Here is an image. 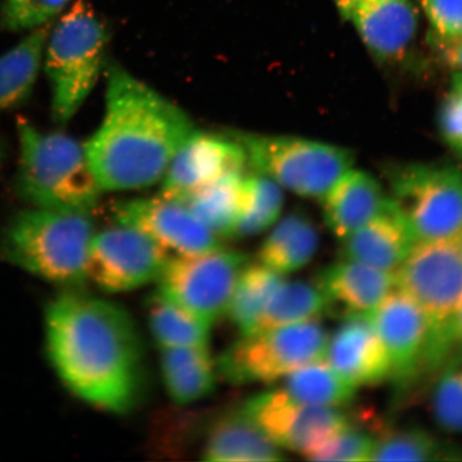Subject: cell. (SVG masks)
I'll return each mask as SVG.
<instances>
[{
  "mask_svg": "<svg viewBox=\"0 0 462 462\" xmlns=\"http://www.w3.org/2000/svg\"><path fill=\"white\" fill-rule=\"evenodd\" d=\"M414 245L406 218L388 198L377 216L342 240L340 258L396 273Z\"/></svg>",
  "mask_w": 462,
  "mask_h": 462,
  "instance_id": "ac0fdd59",
  "label": "cell"
},
{
  "mask_svg": "<svg viewBox=\"0 0 462 462\" xmlns=\"http://www.w3.org/2000/svg\"><path fill=\"white\" fill-rule=\"evenodd\" d=\"M206 461H281L280 447L241 411L218 420L208 435L204 448Z\"/></svg>",
  "mask_w": 462,
  "mask_h": 462,
  "instance_id": "7402d4cb",
  "label": "cell"
},
{
  "mask_svg": "<svg viewBox=\"0 0 462 462\" xmlns=\"http://www.w3.org/2000/svg\"><path fill=\"white\" fill-rule=\"evenodd\" d=\"M458 153L461 155V159H462V150H461V152H458Z\"/></svg>",
  "mask_w": 462,
  "mask_h": 462,
  "instance_id": "b9f144b4",
  "label": "cell"
},
{
  "mask_svg": "<svg viewBox=\"0 0 462 462\" xmlns=\"http://www.w3.org/2000/svg\"><path fill=\"white\" fill-rule=\"evenodd\" d=\"M147 319L158 348L209 346L212 326L158 291L147 299Z\"/></svg>",
  "mask_w": 462,
  "mask_h": 462,
  "instance_id": "83f0119b",
  "label": "cell"
},
{
  "mask_svg": "<svg viewBox=\"0 0 462 462\" xmlns=\"http://www.w3.org/2000/svg\"><path fill=\"white\" fill-rule=\"evenodd\" d=\"M335 4L379 61L402 60L417 34L418 14L411 0H335Z\"/></svg>",
  "mask_w": 462,
  "mask_h": 462,
  "instance_id": "2e32d148",
  "label": "cell"
},
{
  "mask_svg": "<svg viewBox=\"0 0 462 462\" xmlns=\"http://www.w3.org/2000/svg\"><path fill=\"white\" fill-rule=\"evenodd\" d=\"M244 177L245 172L225 176L196 190L181 202L217 238H236Z\"/></svg>",
  "mask_w": 462,
  "mask_h": 462,
  "instance_id": "d4e9b609",
  "label": "cell"
},
{
  "mask_svg": "<svg viewBox=\"0 0 462 462\" xmlns=\"http://www.w3.org/2000/svg\"><path fill=\"white\" fill-rule=\"evenodd\" d=\"M53 25L32 29L0 56V112L19 107L32 96L43 66L46 42Z\"/></svg>",
  "mask_w": 462,
  "mask_h": 462,
  "instance_id": "cb8c5ba5",
  "label": "cell"
},
{
  "mask_svg": "<svg viewBox=\"0 0 462 462\" xmlns=\"http://www.w3.org/2000/svg\"><path fill=\"white\" fill-rule=\"evenodd\" d=\"M316 282L330 302L331 314L371 315L396 288V274L340 258L323 268Z\"/></svg>",
  "mask_w": 462,
  "mask_h": 462,
  "instance_id": "d6986e66",
  "label": "cell"
},
{
  "mask_svg": "<svg viewBox=\"0 0 462 462\" xmlns=\"http://www.w3.org/2000/svg\"><path fill=\"white\" fill-rule=\"evenodd\" d=\"M452 86L453 91L462 95V71L455 72Z\"/></svg>",
  "mask_w": 462,
  "mask_h": 462,
  "instance_id": "74e56055",
  "label": "cell"
},
{
  "mask_svg": "<svg viewBox=\"0 0 462 462\" xmlns=\"http://www.w3.org/2000/svg\"><path fill=\"white\" fill-rule=\"evenodd\" d=\"M70 0H5L0 25L9 32L32 31L50 24Z\"/></svg>",
  "mask_w": 462,
  "mask_h": 462,
  "instance_id": "836d02e7",
  "label": "cell"
},
{
  "mask_svg": "<svg viewBox=\"0 0 462 462\" xmlns=\"http://www.w3.org/2000/svg\"><path fill=\"white\" fill-rule=\"evenodd\" d=\"M386 199L377 179L352 167L320 199L323 218L328 230L342 241L377 216Z\"/></svg>",
  "mask_w": 462,
  "mask_h": 462,
  "instance_id": "ffe728a7",
  "label": "cell"
},
{
  "mask_svg": "<svg viewBox=\"0 0 462 462\" xmlns=\"http://www.w3.org/2000/svg\"><path fill=\"white\" fill-rule=\"evenodd\" d=\"M306 364L286 375L281 390L294 402L315 406L346 407L356 388L334 371L327 361Z\"/></svg>",
  "mask_w": 462,
  "mask_h": 462,
  "instance_id": "4316f807",
  "label": "cell"
},
{
  "mask_svg": "<svg viewBox=\"0 0 462 462\" xmlns=\"http://www.w3.org/2000/svg\"><path fill=\"white\" fill-rule=\"evenodd\" d=\"M328 334L320 318L240 335L217 357L219 377L234 385L270 383L325 359Z\"/></svg>",
  "mask_w": 462,
  "mask_h": 462,
  "instance_id": "52a82bcc",
  "label": "cell"
},
{
  "mask_svg": "<svg viewBox=\"0 0 462 462\" xmlns=\"http://www.w3.org/2000/svg\"><path fill=\"white\" fill-rule=\"evenodd\" d=\"M95 235L89 213L29 208L11 217L0 233V259L65 291H77L88 281Z\"/></svg>",
  "mask_w": 462,
  "mask_h": 462,
  "instance_id": "3957f363",
  "label": "cell"
},
{
  "mask_svg": "<svg viewBox=\"0 0 462 462\" xmlns=\"http://www.w3.org/2000/svg\"><path fill=\"white\" fill-rule=\"evenodd\" d=\"M320 236L316 225L296 211L279 219L257 253V263L282 275L302 270L314 259Z\"/></svg>",
  "mask_w": 462,
  "mask_h": 462,
  "instance_id": "603a6c76",
  "label": "cell"
},
{
  "mask_svg": "<svg viewBox=\"0 0 462 462\" xmlns=\"http://www.w3.org/2000/svg\"><path fill=\"white\" fill-rule=\"evenodd\" d=\"M439 128L448 146L456 152L462 150V95L453 91L442 103L439 113Z\"/></svg>",
  "mask_w": 462,
  "mask_h": 462,
  "instance_id": "d590c367",
  "label": "cell"
},
{
  "mask_svg": "<svg viewBox=\"0 0 462 462\" xmlns=\"http://www.w3.org/2000/svg\"><path fill=\"white\" fill-rule=\"evenodd\" d=\"M159 351L162 378L173 402L184 406L212 394L218 374L209 346H166Z\"/></svg>",
  "mask_w": 462,
  "mask_h": 462,
  "instance_id": "44dd1931",
  "label": "cell"
},
{
  "mask_svg": "<svg viewBox=\"0 0 462 462\" xmlns=\"http://www.w3.org/2000/svg\"><path fill=\"white\" fill-rule=\"evenodd\" d=\"M328 314H331L330 302L316 281L285 280L276 289L252 334Z\"/></svg>",
  "mask_w": 462,
  "mask_h": 462,
  "instance_id": "484cf974",
  "label": "cell"
},
{
  "mask_svg": "<svg viewBox=\"0 0 462 462\" xmlns=\"http://www.w3.org/2000/svg\"><path fill=\"white\" fill-rule=\"evenodd\" d=\"M439 57L455 72L462 71V36L450 42H431Z\"/></svg>",
  "mask_w": 462,
  "mask_h": 462,
  "instance_id": "8d00e7d4",
  "label": "cell"
},
{
  "mask_svg": "<svg viewBox=\"0 0 462 462\" xmlns=\"http://www.w3.org/2000/svg\"><path fill=\"white\" fill-rule=\"evenodd\" d=\"M20 161L16 195L32 207L89 213L103 192L85 146L61 132H43L17 119Z\"/></svg>",
  "mask_w": 462,
  "mask_h": 462,
  "instance_id": "277c9868",
  "label": "cell"
},
{
  "mask_svg": "<svg viewBox=\"0 0 462 462\" xmlns=\"http://www.w3.org/2000/svg\"><path fill=\"white\" fill-rule=\"evenodd\" d=\"M391 199L415 244L462 234V170L446 164H408L390 172Z\"/></svg>",
  "mask_w": 462,
  "mask_h": 462,
  "instance_id": "ba28073f",
  "label": "cell"
},
{
  "mask_svg": "<svg viewBox=\"0 0 462 462\" xmlns=\"http://www.w3.org/2000/svg\"><path fill=\"white\" fill-rule=\"evenodd\" d=\"M45 339L58 377L79 400L115 414L140 402L144 346L123 306L65 291L46 308Z\"/></svg>",
  "mask_w": 462,
  "mask_h": 462,
  "instance_id": "6da1fadb",
  "label": "cell"
},
{
  "mask_svg": "<svg viewBox=\"0 0 462 462\" xmlns=\"http://www.w3.org/2000/svg\"><path fill=\"white\" fill-rule=\"evenodd\" d=\"M432 31L431 42L462 36V0H420Z\"/></svg>",
  "mask_w": 462,
  "mask_h": 462,
  "instance_id": "e575fe53",
  "label": "cell"
},
{
  "mask_svg": "<svg viewBox=\"0 0 462 462\" xmlns=\"http://www.w3.org/2000/svg\"><path fill=\"white\" fill-rule=\"evenodd\" d=\"M106 113L85 144L102 190H131L163 179L181 144L196 130L177 104L118 66L106 72Z\"/></svg>",
  "mask_w": 462,
  "mask_h": 462,
  "instance_id": "7a4b0ae2",
  "label": "cell"
},
{
  "mask_svg": "<svg viewBox=\"0 0 462 462\" xmlns=\"http://www.w3.org/2000/svg\"><path fill=\"white\" fill-rule=\"evenodd\" d=\"M254 171L274 180L282 189L321 199L340 176L355 166L349 149L308 138L236 132Z\"/></svg>",
  "mask_w": 462,
  "mask_h": 462,
  "instance_id": "8992f818",
  "label": "cell"
},
{
  "mask_svg": "<svg viewBox=\"0 0 462 462\" xmlns=\"http://www.w3.org/2000/svg\"><path fill=\"white\" fill-rule=\"evenodd\" d=\"M343 408L300 403L279 388L250 398L240 410L277 447L305 456L356 424Z\"/></svg>",
  "mask_w": 462,
  "mask_h": 462,
  "instance_id": "8fae6325",
  "label": "cell"
},
{
  "mask_svg": "<svg viewBox=\"0 0 462 462\" xmlns=\"http://www.w3.org/2000/svg\"><path fill=\"white\" fill-rule=\"evenodd\" d=\"M325 360L356 389L383 383L391 375L388 352L371 315L344 317L328 337Z\"/></svg>",
  "mask_w": 462,
  "mask_h": 462,
  "instance_id": "e0dca14e",
  "label": "cell"
},
{
  "mask_svg": "<svg viewBox=\"0 0 462 462\" xmlns=\"http://www.w3.org/2000/svg\"><path fill=\"white\" fill-rule=\"evenodd\" d=\"M456 321H457L458 337L460 339V344L462 346V303L458 310L457 318H456Z\"/></svg>",
  "mask_w": 462,
  "mask_h": 462,
  "instance_id": "f35d334b",
  "label": "cell"
},
{
  "mask_svg": "<svg viewBox=\"0 0 462 462\" xmlns=\"http://www.w3.org/2000/svg\"><path fill=\"white\" fill-rule=\"evenodd\" d=\"M116 224L142 231L167 252L190 255L221 247L212 234L182 202L160 198L116 202L112 209Z\"/></svg>",
  "mask_w": 462,
  "mask_h": 462,
  "instance_id": "5bb4252c",
  "label": "cell"
},
{
  "mask_svg": "<svg viewBox=\"0 0 462 462\" xmlns=\"http://www.w3.org/2000/svg\"><path fill=\"white\" fill-rule=\"evenodd\" d=\"M395 274L396 287L417 302L432 326L457 323L462 303L458 238L418 242Z\"/></svg>",
  "mask_w": 462,
  "mask_h": 462,
  "instance_id": "30bf717a",
  "label": "cell"
},
{
  "mask_svg": "<svg viewBox=\"0 0 462 462\" xmlns=\"http://www.w3.org/2000/svg\"><path fill=\"white\" fill-rule=\"evenodd\" d=\"M334 2H335V0H334Z\"/></svg>",
  "mask_w": 462,
  "mask_h": 462,
  "instance_id": "7bdbcfd3",
  "label": "cell"
},
{
  "mask_svg": "<svg viewBox=\"0 0 462 462\" xmlns=\"http://www.w3.org/2000/svg\"><path fill=\"white\" fill-rule=\"evenodd\" d=\"M170 258L164 247L142 231L116 224L92 239L88 281L108 293L135 291L158 281Z\"/></svg>",
  "mask_w": 462,
  "mask_h": 462,
  "instance_id": "7c38bea8",
  "label": "cell"
},
{
  "mask_svg": "<svg viewBox=\"0 0 462 462\" xmlns=\"http://www.w3.org/2000/svg\"><path fill=\"white\" fill-rule=\"evenodd\" d=\"M457 448L420 427L385 431L375 440L371 461L461 460Z\"/></svg>",
  "mask_w": 462,
  "mask_h": 462,
  "instance_id": "f546056e",
  "label": "cell"
},
{
  "mask_svg": "<svg viewBox=\"0 0 462 462\" xmlns=\"http://www.w3.org/2000/svg\"><path fill=\"white\" fill-rule=\"evenodd\" d=\"M285 275L260 263H250L242 273L231 296L226 316L240 335L252 334L260 316Z\"/></svg>",
  "mask_w": 462,
  "mask_h": 462,
  "instance_id": "f1b7e54d",
  "label": "cell"
},
{
  "mask_svg": "<svg viewBox=\"0 0 462 462\" xmlns=\"http://www.w3.org/2000/svg\"><path fill=\"white\" fill-rule=\"evenodd\" d=\"M371 319L388 352L390 378L398 389L402 392L430 377L431 322L417 302L397 289L373 311Z\"/></svg>",
  "mask_w": 462,
  "mask_h": 462,
  "instance_id": "4fadbf2b",
  "label": "cell"
},
{
  "mask_svg": "<svg viewBox=\"0 0 462 462\" xmlns=\"http://www.w3.org/2000/svg\"><path fill=\"white\" fill-rule=\"evenodd\" d=\"M284 205L282 189L260 172L245 175L236 236L263 233L279 221Z\"/></svg>",
  "mask_w": 462,
  "mask_h": 462,
  "instance_id": "4dcf8cb0",
  "label": "cell"
},
{
  "mask_svg": "<svg viewBox=\"0 0 462 462\" xmlns=\"http://www.w3.org/2000/svg\"><path fill=\"white\" fill-rule=\"evenodd\" d=\"M246 254L218 247L171 257L158 279V292L213 327L226 315L242 273L250 264Z\"/></svg>",
  "mask_w": 462,
  "mask_h": 462,
  "instance_id": "9c48e42d",
  "label": "cell"
},
{
  "mask_svg": "<svg viewBox=\"0 0 462 462\" xmlns=\"http://www.w3.org/2000/svg\"><path fill=\"white\" fill-rule=\"evenodd\" d=\"M458 241H459L460 246L462 248V234L458 236Z\"/></svg>",
  "mask_w": 462,
  "mask_h": 462,
  "instance_id": "60d3db41",
  "label": "cell"
},
{
  "mask_svg": "<svg viewBox=\"0 0 462 462\" xmlns=\"http://www.w3.org/2000/svg\"><path fill=\"white\" fill-rule=\"evenodd\" d=\"M5 143H4L3 138L0 137V169H2V164H3L4 159H5Z\"/></svg>",
  "mask_w": 462,
  "mask_h": 462,
  "instance_id": "ab89813d",
  "label": "cell"
},
{
  "mask_svg": "<svg viewBox=\"0 0 462 462\" xmlns=\"http://www.w3.org/2000/svg\"><path fill=\"white\" fill-rule=\"evenodd\" d=\"M247 164L245 150L233 135L195 130L172 158L161 180V195L181 202L218 179L244 173Z\"/></svg>",
  "mask_w": 462,
  "mask_h": 462,
  "instance_id": "9a60e30c",
  "label": "cell"
},
{
  "mask_svg": "<svg viewBox=\"0 0 462 462\" xmlns=\"http://www.w3.org/2000/svg\"><path fill=\"white\" fill-rule=\"evenodd\" d=\"M108 38L106 26L86 0H77L51 27L43 67L57 125H67L95 88L106 61Z\"/></svg>",
  "mask_w": 462,
  "mask_h": 462,
  "instance_id": "5b68a950",
  "label": "cell"
},
{
  "mask_svg": "<svg viewBox=\"0 0 462 462\" xmlns=\"http://www.w3.org/2000/svg\"><path fill=\"white\" fill-rule=\"evenodd\" d=\"M377 437L352 424L320 444L304 457L316 461H368Z\"/></svg>",
  "mask_w": 462,
  "mask_h": 462,
  "instance_id": "d6a6232c",
  "label": "cell"
},
{
  "mask_svg": "<svg viewBox=\"0 0 462 462\" xmlns=\"http://www.w3.org/2000/svg\"><path fill=\"white\" fill-rule=\"evenodd\" d=\"M430 413L439 430L461 435L462 354L460 352H456L433 377Z\"/></svg>",
  "mask_w": 462,
  "mask_h": 462,
  "instance_id": "1f68e13d",
  "label": "cell"
}]
</instances>
